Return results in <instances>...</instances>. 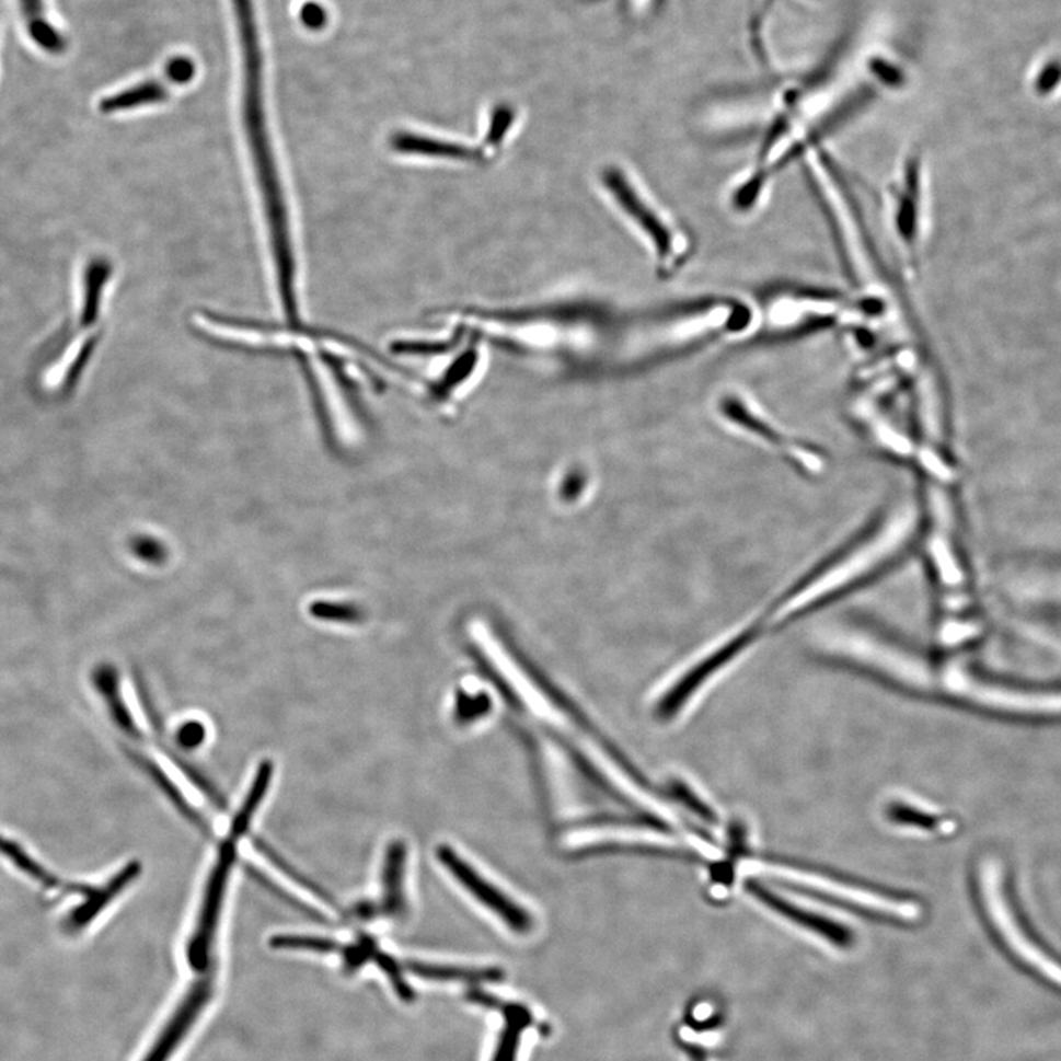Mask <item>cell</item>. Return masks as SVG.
<instances>
[{"label":"cell","instance_id":"obj_1","mask_svg":"<svg viewBox=\"0 0 1061 1061\" xmlns=\"http://www.w3.org/2000/svg\"><path fill=\"white\" fill-rule=\"evenodd\" d=\"M920 537L918 507H893L858 540L838 555L805 575L762 615L757 616L764 632L789 624L814 609L826 607L863 584L879 577L906 556Z\"/></svg>","mask_w":1061,"mask_h":1061},{"label":"cell","instance_id":"obj_2","mask_svg":"<svg viewBox=\"0 0 1061 1061\" xmlns=\"http://www.w3.org/2000/svg\"><path fill=\"white\" fill-rule=\"evenodd\" d=\"M751 338L779 341L851 326L850 293L816 285L782 284L761 293Z\"/></svg>","mask_w":1061,"mask_h":1061},{"label":"cell","instance_id":"obj_3","mask_svg":"<svg viewBox=\"0 0 1061 1061\" xmlns=\"http://www.w3.org/2000/svg\"><path fill=\"white\" fill-rule=\"evenodd\" d=\"M603 182L622 215L649 246L647 250H650L659 273L672 275L680 270L693 253V241L688 230L656 203L628 172L618 168L608 169L603 173Z\"/></svg>","mask_w":1061,"mask_h":1061},{"label":"cell","instance_id":"obj_4","mask_svg":"<svg viewBox=\"0 0 1061 1061\" xmlns=\"http://www.w3.org/2000/svg\"><path fill=\"white\" fill-rule=\"evenodd\" d=\"M885 221L898 266L907 276L920 267L926 232V174L919 153L899 163L885 192Z\"/></svg>","mask_w":1061,"mask_h":1061},{"label":"cell","instance_id":"obj_5","mask_svg":"<svg viewBox=\"0 0 1061 1061\" xmlns=\"http://www.w3.org/2000/svg\"><path fill=\"white\" fill-rule=\"evenodd\" d=\"M740 870L745 875L765 876L770 879L784 881V884L799 886V888L811 890V892L850 903L856 909L875 911L877 914L889 915V918L915 919L922 911L920 910L922 906L910 901V899L892 898L890 895L860 888V886L804 870V868L762 863L760 860H746L745 863L740 864Z\"/></svg>","mask_w":1061,"mask_h":1061},{"label":"cell","instance_id":"obj_6","mask_svg":"<svg viewBox=\"0 0 1061 1061\" xmlns=\"http://www.w3.org/2000/svg\"><path fill=\"white\" fill-rule=\"evenodd\" d=\"M244 838L241 833L230 830L228 837L220 842L219 854L210 877H208L201 910L194 932L186 944V961L189 969L195 974L217 973L216 939L217 929H219L221 906H223L226 886L230 872L238 856V842Z\"/></svg>","mask_w":1061,"mask_h":1061},{"label":"cell","instance_id":"obj_7","mask_svg":"<svg viewBox=\"0 0 1061 1061\" xmlns=\"http://www.w3.org/2000/svg\"><path fill=\"white\" fill-rule=\"evenodd\" d=\"M753 643H757V638L752 636L751 632L745 625L737 626L736 630H733L730 634H727L726 637L719 641L718 645L710 654L703 656L697 664H694L665 693L662 701L656 707L658 717L670 719L679 714L685 703L693 697L694 693L703 688L706 681L713 679L715 674H718V671L722 672L727 665H730L733 660L739 658L741 654H745Z\"/></svg>","mask_w":1061,"mask_h":1061},{"label":"cell","instance_id":"obj_8","mask_svg":"<svg viewBox=\"0 0 1061 1061\" xmlns=\"http://www.w3.org/2000/svg\"><path fill=\"white\" fill-rule=\"evenodd\" d=\"M718 412L726 424H733L737 429H745L749 437L760 438L761 441L766 442V447L782 451L783 455L794 459V462L800 466L814 469V471L820 466L821 462L807 458L809 451L804 445L791 442L789 437L775 428L761 407L743 392L731 391L724 394L719 399Z\"/></svg>","mask_w":1061,"mask_h":1061},{"label":"cell","instance_id":"obj_9","mask_svg":"<svg viewBox=\"0 0 1061 1061\" xmlns=\"http://www.w3.org/2000/svg\"><path fill=\"white\" fill-rule=\"evenodd\" d=\"M437 854L442 866L453 875L454 879L459 884H462L469 893L474 895L481 903H484L489 911L497 914L514 932L522 933L523 935V933L531 931V915L521 906H518L517 902L503 893L500 889L489 884L487 879H484L474 867L469 866L466 861L455 854L450 846L438 847Z\"/></svg>","mask_w":1061,"mask_h":1061},{"label":"cell","instance_id":"obj_10","mask_svg":"<svg viewBox=\"0 0 1061 1061\" xmlns=\"http://www.w3.org/2000/svg\"><path fill=\"white\" fill-rule=\"evenodd\" d=\"M749 890L760 901L764 902L765 906H769L771 910L777 911L779 914L789 919L791 922L808 929L809 932L816 933L818 936L824 937V939L832 942L838 947H850L852 935L842 924L833 922L832 919L824 918V915L814 913V911L807 910V907L789 901V899L783 898L782 895L774 893L773 890L762 888L758 884H752Z\"/></svg>","mask_w":1061,"mask_h":1061},{"label":"cell","instance_id":"obj_11","mask_svg":"<svg viewBox=\"0 0 1061 1061\" xmlns=\"http://www.w3.org/2000/svg\"><path fill=\"white\" fill-rule=\"evenodd\" d=\"M532 1013L521 1004H506L500 1010V1029L489 1061H519L523 1039L532 1026Z\"/></svg>","mask_w":1061,"mask_h":1061},{"label":"cell","instance_id":"obj_12","mask_svg":"<svg viewBox=\"0 0 1061 1061\" xmlns=\"http://www.w3.org/2000/svg\"><path fill=\"white\" fill-rule=\"evenodd\" d=\"M407 850L403 842H392L388 846L382 868V902L379 913L400 918L406 911L404 897V872H406Z\"/></svg>","mask_w":1061,"mask_h":1061},{"label":"cell","instance_id":"obj_13","mask_svg":"<svg viewBox=\"0 0 1061 1061\" xmlns=\"http://www.w3.org/2000/svg\"><path fill=\"white\" fill-rule=\"evenodd\" d=\"M140 697H142L145 713H147L149 723H151L153 731H155L157 741H159L157 745H159L161 751H163L165 756L170 758V761H172L173 764L177 765V769L181 770L186 777H189L191 782L194 783V786L198 787V789L201 791L212 804H215V807L224 809L226 811V809H228V803H226L223 795L220 794L215 784H212L210 780L206 777V775L199 773L195 766H192L189 762L183 760L181 756H177V752L174 751L172 746L169 745L168 736H165L164 733L163 722H161L159 714H157V711L153 710L151 702H149L148 694L142 693L140 694Z\"/></svg>","mask_w":1061,"mask_h":1061},{"label":"cell","instance_id":"obj_14","mask_svg":"<svg viewBox=\"0 0 1061 1061\" xmlns=\"http://www.w3.org/2000/svg\"><path fill=\"white\" fill-rule=\"evenodd\" d=\"M20 7L34 45L48 54H61L66 49V41L48 19L45 0H20Z\"/></svg>","mask_w":1061,"mask_h":1061},{"label":"cell","instance_id":"obj_15","mask_svg":"<svg viewBox=\"0 0 1061 1061\" xmlns=\"http://www.w3.org/2000/svg\"><path fill=\"white\" fill-rule=\"evenodd\" d=\"M129 756L134 758L136 765L140 766V769L148 774V777L157 784V787H159V789L163 792L165 796H168L170 803L177 808V811L181 812L187 821L192 822V824H194L199 832L206 834V837H211V829L210 826H208V822L204 820L201 814H198L195 808H192L191 805L186 803L185 796L182 795V792L174 786L172 780L165 775L164 771L161 770L155 762H152L149 760V758L142 756V753L135 751H129Z\"/></svg>","mask_w":1061,"mask_h":1061},{"label":"cell","instance_id":"obj_16","mask_svg":"<svg viewBox=\"0 0 1061 1061\" xmlns=\"http://www.w3.org/2000/svg\"><path fill=\"white\" fill-rule=\"evenodd\" d=\"M407 969L422 979L434 982L474 983L494 982L501 978L497 969H468V967L429 965V962L407 961Z\"/></svg>","mask_w":1061,"mask_h":1061},{"label":"cell","instance_id":"obj_17","mask_svg":"<svg viewBox=\"0 0 1061 1061\" xmlns=\"http://www.w3.org/2000/svg\"><path fill=\"white\" fill-rule=\"evenodd\" d=\"M168 97V91L163 84L157 82H148L139 84L131 89H127L125 92L117 93L109 97H105L101 102V109L104 113H118V111L134 109L138 106L157 104V102H163Z\"/></svg>","mask_w":1061,"mask_h":1061},{"label":"cell","instance_id":"obj_18","mask_svg":"<svg viewBox=\"0 0 1061 1061\" xmlns=\"http://www.w3.org/2000/svg\"><path fill=\"white\" fill-rule=\"evenodd\" d=\"M889 816L893 821L901 822V824H909L910 828H918L932 833L945 834L953 832L954 828H956L953 820L941 816L939 812L913 807L910 804L892 805V808L889 809Z\"/></svg>","mask_w":1061,"mask_h":1061},{"label":"cell","instance_id":"obj_19","mask_svg":"<svg viewBox=\"0 0 1061 1061\" xmlns=\"http://www.w3.org/2000/svg\"><path fill=\"white\" fill-rule=\"evenodd\" d=\"M253 843L255 850L262 852V854L266 856L268 861H270L273 866L282 872L285 876L296 881V884L300 885L301 888L309 890V892L313 893L314 897L321 898L323 902L331 906L335 911H338L339 914H345L343 909H341L338 906V902H336L325 889H322L321 886L314 884V881H311L309 877L298 872L297 868L287 863V861H285L282 856L278 854V852L273 851V847L268 846L266 842L262 841V839H254Z\"/></svg>","mask_w":1061,"mask_h":1061},{"label":"cell","instance_id":"obj_20","mask_svg":"<svg viewBox=\"0 0 1061 1061\" xmlns=\"http://www.w3.org/2000/svg\"><path fill=\"white\" fill-rule=\"evenodd\" d=\"M206 727L199 722H186L178 727L176 741L177 745L183 749H196L199 748L206 740Z\"/></svg>","mask_w":1061,"mask_h":1061},{"label":"cell","instance_id":"obj_21","mask_svg":"<svg viewBox=\"0 0 1061 1061\" xmlns=\"http://www.w3.org/2000/svg\"><path fill=\"white\" fill-rule=\"evenodd\" d=\"M671 789L672 792H674L677 799L688 805V807L690 809H693V811L696 812L697 816H701L703 820H706V821L715 820L714 812L711 811L710 807H706V805L703 804L702 800L699 799L697 796L694 795L693 792L690 791L688 786H684L683 783H674V786H671Z\"/></svg>","mask_w":1061,"mask_h":1061},{"label":"cell","instance_id":"obj_22","mask_svg":"<svg viewBox=\"0 0 1061 1061\" xmlns=\"http://www.w3.org/2000/svg\"><path fill=\"white\" fill-rule=\"evenodd\" d=\"M313 615L319 618H326V620L334 621H353L356 620V609L344 607V604H316V608L311 609Z\"/></svg>","mask_w":1061,"mask_h":1061},{"label":"cell","instance_id":"obj_23","mask_svg":"<svg viewBox=\"0 0 1061 1061\" xmlns=\"http://www.w3.org/2000/svg\"><path fill=\"white\" fill-rule=\"evenodd\" d=\"M195 74V66L191 59L187 58H174L173 61L169 62L168 76L169 79L174 83L185 84L189 82L192 77Z\"/></svg>","mask_w":1061,"mask_h":1061},{"label":"cell","instance_id":"obj_24","mask_svg":"<svg viewBox=\"0 0 1061 1061\" xmlns=\"http://www.w3.org/2000/svg\"><path fill=\"white\" fill-rule=\"evenodd\" d=\"M135 555L142 561L157 562L163 557V545L152 539H138L134 544Z\"/></svg>","mask_w":1061,"mask_h":1061},{"label":"cell","instance_id":"obj_25","mask_svg":"<svg viewBox=\"0 0 1061 1061\" xmlns=\"http://www.w3.org/2000/svg\"><path fill=\"white\" fill-rule=\"evenodd\" d=\"M301 20L307 27L314 30L322 28L326 24V12L318 3H305L301 10Z\"/></svg>","mask_w":1061,"mask_h":1061},{"label":"cell","instance_id":"obj_26","mask_svg":"<svg viewBox=\"0 0 1061 1061\" xmlns=\"http://www.w3.org/2000/svg\"><path fill=\"white\" fill-rule=\"evenodd\" d=\"M1061 77V64L1052 62L1046 67L1039 79V87L1052 88Z\"/></svg>","mask_w":1061,"mask_h":1061}]
</instances>
